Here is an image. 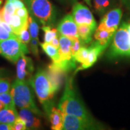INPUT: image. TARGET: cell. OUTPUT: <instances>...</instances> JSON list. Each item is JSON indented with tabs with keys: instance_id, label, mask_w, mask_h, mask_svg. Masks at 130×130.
I'll list each match as a JSON object with an SVG mask.
<instances>
[{
	"instance_id": "603a6c76",
	"label": "cell",
	"mask_w": 130,
	"mask_h": 130,
	"mask_svg": "<svg viewBox=\"0 0 130 130\" xmlns=\"http://www.w3.org/2000/svg\"><path fill=\"white\" fill-rule=\"evenodd\" d=\"M28 28L31 38L38 39L39 26L37 23V19L30 14H29L28 16Z\"/></svg>"
},
{
	"instance_id": "6da1fadb",
	"label": "cell",
	"mask_w": 130,
	"mask_h": 130,
	"mask_svg": "<svg viewBox=\"0 0 130 130\" xmlns=\"http://www.w3.org/2000/svg\"><path fill=\"white\" fill-rule=\"evenodd\" d=\"M29 83L36 94L45 113L49 116L54 107L53 99L60 87L55 83L49 75L47 70L39 69L32 76Z\"/></svg>"
},
{
	"instance_id": "ab89813d",
	"label": "cell",
	"mask_w": 130,
	"mask_h": 130,
	"mask_svg": "<svg viewBox=\"0 0 130 130\" xmlns=\"http://www.w3.org/2000/svg\"><path fill=\"white\" fill-rule=\"evenodd\" d=\"M70 1H71V3H72V4H75V3H77V0H69Z\"/></svg>"
},
{
	"instance_id": "9c48e42d",
	"label": "cell",
	"mask_w": 130,
	"mask_h": 130,
	"mask_svg": "<svg viewBox=\"0 0 130 130\" xmlns=\"http://www.w3.org/2000/svg\"><path fill=\"white\" fill-rule=\"evenodd\" d=\"M105 129V126L101 123L97 122L96 121H87L74 115L63 113V130H99Z\"/></svg>"
},
{
	"instance_id": "74e56055",
	"label": "cell",
	"mask_w": 130,
	"mask_h": 130,
	"mask_svg": "<svg viewBox=\"0 0 130 130\" xmlns=\"http://www.w3.org/2000/svg\"><path fill=\"white\" fill-rule=\"evenodd\" d=\"M128 32L129 34V38H130V24H128Z\"/></svg>"
},
{
	"instance_id": "5b68a950",
	"label": "cell",
	"mask_w": 130,
	"mask_h": 130,
	"mask_svg": "<svg viewBox=\"0 0 130 130\" xmlns=\"http://www.w3.org/2000/svg\"><path fill=\"white\" fill-rule=\"evenodd\" d=\"M29 14L43 26L53 27L56 24L57 10L50 0H22Z\"/></svg>"
},
{
	"instance_id": "7a4b0ae2",
	"label": "cell",
	"mask_w": 130,
	"mask_h": 130,
	"mask_svg": "<svg viewBox=\"0 0 130 130\" xmlns=\"http://www.w3.org/2000/svg\"><path fill=\"white\" fill-rule=\"evenodd\" d=\"M73 81L72 77L66 78L64 92L58 102V108L64 113L74 115L87 121H95L76 92Z\"/></svg>"
},
{
	"instance_id": "5bb4252c",
	"label": "cell",
	"mask_w": 130,
	"mask_h": 130,
	"mask_svg": "<svg viewBox=\"0 0 130 130\" xmlns=\"http://www.w3.org/2000/svg\"><path fill=\"white\" fill-rule=\"evenodd\" d=\"M108 45H102L96 40H94L92 42L91 45L89 47V55L87 61L84 64H81L77 70H83L91 67L98 60V57L101 54V53L106 49Z\"/></svg>"
},
{
	"instance_id": "30bf717a",
	"label": "cell",
	"mask_w": 130,
	"mask_h": 130,
	"mask_svg": "<svg viewBox=\"0 0 130 130\" xmlns=\"http://www.w3.org/2000/svg\"><path fill=\"white\" fill-rule=\"evenodd\" d=\"M72 16L77 25H87L93 28H97V24L93 14L89 8L81 3H76L72 9Z\"/></svg>"
},
{
	"instance_id": "8992f818",
	"label": "cell",
	"mask_w": 130,
	"mask_h": 130,
	"mask_svg": "<svg viewBox=\"0 0 130 130\" xmlns=\"http://www.w3.org/2000/svg\"><path fill=\"white\" fill-rule=\"evenodd\" d=\"M111 42L108 53L110 58L130 56V38L128 32V24L123 22L117 29Z\"/></svg>"
},
{
	"instance_id": "e575fe53",
	"label": "cell",
	"mask_w": 130,
	"mask_h": 130,
	"mask_svg": "<svg viewBox=\"0 0 130 130\" xmlns=\"http://www.w3.org/2000/svg\"><path fill=\"white\" fill-rule=\"evenodd\" d=\"M84 1L87 3V4L89 6H90V7L92 6V4H91V0H84Z\"/></svg>"
},
{
	"instance_id": "d6986e66",
	"label": "cell",
	"mask_w": 130,
	"mask_h": 130,
	"mask_svg": "<svg viewBox=\"0 0 130 130\" xmlns=\"http://www.w3.org/2000/svg\"><path fill=\"white\" fill-rule=\"evenodd\" d=\"M115 0H94V9L97 14L102 16L111 10Z\"/></svg>"
},
{
	"instance_id": "9a60e30c",
	"label": "cell",
	"mask_w": 130,
	"mask_h": 130,
	"mask_svg": "<svg viewBox=\"0 0 130 130\" xmlns=\"http://www.w3.org/2000/svg\"><path fill=\"white\" fill-rule=\"evenodd\" d=\"M19 116L25 122L27 129L35 130L41 127V121L37 115L27 108H19Z\"/></svg>"
},
{
	"instance_id": "4fadbf2b",
	"label": "cell",
	"mask_w": 130,
	"mask_h": 130,
	"mask_svg": "<svg viewBox=\"0 0 130 130\" xmlns=\"http://www.w3.org/2000/svg\"><path fill=\"white\" fill-rule=\"evenodd\" d=\"M57 29L60 35L64 36L70 39H79L78 34V25L71 14H66L58 24Z\"/></svg>"
},
{
	"instance_id": "1f68e13d",
	"label": "cell",
	"mask_w": 130,
	"mask_h": 130,
	"mask_svg": "<svg viewBox=\"0 0 130 130\" xmlns=\"http://www.w3.org/2000/svg\"><path fill=\"white\" fill-rule=\"evenodd\" d=\"M0 130H13V127L11 125L0 123Z\"/></svg>"
},
{
	"instance_id": "8fae6325",
	"label": "cell",
	"mask_w": 130,
	"mask_h": 130,
	"mask_svg": "<svg viewBox=\"0 0 130 130\" xmlns=\"http://www.w3.org/2000/svg\"><path fill=\"white\" fill-rule=\"evenodd\" d=\"M122 16V12L119 8L110 10L104 15L98 27L115 32L121 22Z\"/></svg>"
},
{
	"instance_id": "d6a6232c",
	"label": "cell",
	"mask_w": 130,
	"mask_h": 130,
	"mask_svg": "<svg viewBox=\"0 0 130 130\" xmlns=\"http://www.w3.org/2000/svg\"><path fill=\"white\" fill-rule=\"evenodd\" d=\"M59 36H57V37H55V38H54L53 39L51 40V42L50 43H51L52 45H53L54 46H55L56 48H58H58H59V45H60Z\"/></svg>"
},
{
	"instance_id": "52a82bcc",
	"label": "cell",
	"mask_w": 130,
	"mask_h": 130,
	"mask_svg": "<svg viewBox=\"0 0 130 130\" xmlns=\"http://www.w3.org/2000/svg\"><path fill=\"white\" fill-rule=\"evenodd\" d=\"M29 53L27 45L18 37L0 41V55L13 63H16L21 56Z\"/></svg>"
},
{
	"instance_id": "484cf974",
	"label": "cell",
	"mask_w": 130,
	"mask_h": 130,
	"mask_svg": "<svg viewBox=\"0 0 130 130\" xmlns=\"http://www.w3.org/2000/svg\"><path fill=\"white\" fill-rule=\"evenodd\" d=\"M0 101L3 102L5 107L16 108V105L10 92L0 94Z\"/></svg>"
},
{
	"instance_id": "e0dca14e",
	"label": "cell",
	"mask_w": 130,
	"mask_h": 130,
	"mask_svg": "<svg viewBox=\"0 0 130 130\" xmlns=\"http://www.w3.org/2000/svg\"><path fill=\"white\" fill-rule=\"evenodd\" d=\"M19 117L16 108L4 107L0 111V123H6L13 126L14 121Z\"/></svg>"
},
{
	"instance_id": "4316f807",
	"label": "cell",
	"mask_w": 130,
	"mask_h": 130,
	"mask_svg": "<svg viewBox=\"0 0 130 130\" xmlns=\"http://www.w3.org/2000/svg\"><path fill=\"white\" fill-rule=\"evenodd\" d=\"M19 39L21 40L22 43H24L25 45H28L30 43V42L31 39V35L29 32L28 28V24L24 27L23 29L21 31L18 35Z\"/></svg>"
},
{
	"instance_id": "f1b7e54d",
	"label": "cell",
	"mask_w": 130,
	"mask_h": 130,
	"mask_svg": "<svg viewBox=\"0 0 130 130\" xmlns=\"http://www.w3.org/2000/svg\"><path fill=\"white\" fill-rule=\"evenodd\" d=\"M84 46L82 42L81 41V40L79 39H75L72 40V45L71 46V53H72V56L74 57L75 54V53L78 51L79 49L81 48V46Z\"/></svg>"
},
{
	"instance_id": "cb8c5ba5",
	"label": "cell",
	"mask_w": 130,
	"mask_h": 130,
	"mask_svg": "<svg viewBox=\"0 0 130 130\" xmlns=\"http://www.w3.org/2000/svg\"><path fill=\"white\" fill-rule=\"evenodd\" d=\"M42 30L45 32L44 42L46 43H50L54 38L60 35L57 29L52 28L50 26H43Z\"/></svg>"
},
{
	"instance_id": "f546056e",
	"label": "cell",
	"mask_w": 130,
	"mask_h": 130,
	"mask_svg": "<svg viewBox=\"0 0 130 130\" xmlns=\"http://www.w3.org/2000/svg\"><path fill=\"white\" fill-rule=\"evenodd\" d=\"M39 39L31 38L30 42V47L32 53L33 54L34 56L37 57L39 56Z\"/></svg>"
},
{
	"instance_id": "7402d4cb",
	"label": "cell",
	"mask_w": 130,
	"mask_h": 130,
	"mask_svg": "<svg viewBox=\"0 0 130 130\" xmlns=\"http://www.w3.org/2000/svg\"><path fill=\"white\" fill-rule=\"evenodd\" d=\"M18 36L13 31L8 24L2 20L0 21V41L11 38H17Z\"/></svg>"
},
{
	"instance_id": "8d00e7d4",
	"label": "cell",
	"mask_w": 130,
	"mask_h": 130,
	"mask_svg": "<svg viewBox=\"0 0 130 130\" xmlns=\"http://www.w3.org/2000/svg\"><path fill=\"white\" fill-rule=\"evenodd\" d=\"M5 76H6V75H5V73L1 71H0V78L4 77Z\"/></svg>"
},
{
	"instance_id": "7c38bea8",
	"label": "cell",
	"mask_w": 130,
	"mask_h": 130,
	"mask_svg": "<svg viewBox=\"0 0 130 130\" xmlns=\"http://www.w3.org/2000/svg\"><path fill=\"white\" fill-rule=\"evenodd\" d=\"M34 65L32 59L23 55L16 62V78L29 82L32 77Z\"/></svg>"
},
{
	"instance_id": "836d02e7",
	"label": "cell",
	"mask_w": 130,
	"mask_h": 130,
	"mask_svg": "<svg viewBox=\"0 0 130 130\" xmlns=\"http://www.w3.org/2000/svg\"><path fill=\"white\" fill-rule=\"evenodd\" d=\"M121 2L130 12V0H121Z\"/></svg>"
},
{
	"instance_id": "44dd1931",
	"label": "cell",
	"mask_w": 130,
	"mask_h": 130,
	"mask_svg": "<svg viewBox=\"0 0 130 130\" xmlns=\"http://www.w3.org/2000/svg\"><path fill=\"white\" fill-rule=\"evenodd\" d=\"M40 46L43 49L48 56L51 58L53 63H57L60 60V55L58 49L54 46L51 43L43 42L40 43Z\"/></svg>"
},
{
	"instance_id": "2e32d148",
	"label": "cell",
	"mask_w": 130,
	"mask_h": 130,
	"mask_svg": "<svg viewBox=\"0 0 130 130\" xmlns=\"http://www.w3.org/2000/svg\"><path fill=\"white\" fill-rule=\"evenodd\" d=\"M48 118L51 122L52 129H62L63 125V113L59 108H57L54 106L51 108Z\"/></svg>"
},
{
	"instance_id": "3957f363",
	"label": "cell",
	"mask_w": 130,
	"mask_h": 130,
	"mask_svg": "<svg viewBox=\"0 0 130 130\" xmlns=\"http://www.w3.org/2000/svg\"><path fill=\"white\" fill-rule=\"evenodd\" d=\"M29 13L25 4L21 0H6L1 9V20L11 27L16 35L28 24Z\"/></svg>"
},
{
	"instance_id": "277c9868",
	"label": "cell",
	"mask_w": 130,
	"mask_h": 130,
	"mask_svg": "<svg viewBox=\"0 0 130 130\" xmlns=\"http://www.w3.org/2000/svg\"><path fill=\"white\" fill-rule=\"evenodd\" d=\"M33 91L31 86L27 81L16 78L11 86L10 93L16 106L19 108H27L38 116H42L43 114L36 104Z\"/></svg>"
},
{
	"instance_id": "d590c367",
	"label": "cell",
	"mask_w": 130,
	"mask_h": 130,
	"mask_svg": "<svg viewBox=\"0 0 130 130\" xmlns=\"http://www.w3.org/2000/svg\"><path fill=\"white\" fill-rule=\"evenodd\" d=\"M4 107H5V106H4V105L3 104V102L0 101V111H1V110H3Z\"/></svg>"
},
{
	"instance_id": "ba28073f",
	"label": "cell",
	"mask_w": 130,
	"mask_h": 130,
	"mask_svg": "<svg viewBox=\"0 0 130 130\" xmlns=\"http://www.w3.org/2000/svg\"><path fill=\"white\" fill-rule=\"evenodd\" d=\"M59 42L58 52L60 60L57 63H52L51 64L64 73L67 72L76 68V61L71 50L72 40L64 36L60 35Z\"/></svg>"
},
{
	"instance_id": "60d3db41",
	"label": "cell",
	"mask_w": 130,
	"mask_h": 130,
	"mask_svg": "<svg viewBox=\"0 0 130 130\" xmlns=\"http://www.w3.org/2000/svg\"><path fill=\"white\" fill-rule=\"evenodd\" d=\"M2 3H3L2 0H0V7H1V4H2ZM1 16H0V21H1Z\"/></svg>"
},
{
	"instance_id": "ac0fdd59",
	"label": "cell",
	"mask_w": 130,
	"mask_h": 130,
	"mask_svg": "<svg viewBox=\"0 0 130 130\" xmlns=\"http://www.w3.org/2000/svg\"><path fill=\"white\" fill-rule=\"evenodd\" d=\"M114 35L115 32L98 27L95 31L94 37L95 40L101 44L109 46L113 39Z\"/></svg>"
},
{
	"instance_id": "4dcf8cb0",
	"label": "cell",
	"mask_w": 130,
	"mask_h": 130,
	"mask_svg": "<svg viewBox=\"0 0 130 130\" xmlns=\"http://www.w3.org/2000/svg\"><path fill=\"white\" fill-rule=\"evenodd\" d=\"M14 130H25L27 129L26 128V125L25 122L22 118L20 117H18L14 121V122L13 125Z\"/></svg>"
},
{
	"instance_id": "83f0119b",
	"label": "cell",
	"mask_w": 130,
	"mask_h": 130,
	"mask_svg": "<svg viewBox=\"0 0 130 130\" xmlns=\"http://www.w3.org/2000/svg\"><path fill=\"white\" fill-rule=\"evenodd\" d=\"M10 81L7 78H0V94L10 92Z\"/></svg>"
},
{
	"instance_id": "ffe728a7",
	"label": "cell",
	"mask_w": 130,
	"mask_h": 130,
	"mask_svg": "<svg viewBox=\"0 0 130 130\" xmlns=\"http://www.w3.org/2000/svg\"><path fill=\"white\" fill-rule=\"evenodd\" d=\"M95 29L87 25H78V34L79 38L84 45L89 44L92 40V34L95 31Z\"/></svg>"
},
{
	"instance_id": "f35d334b",
	"label": "cell",
	"mask_w": 130,
	"mask_h": 130,
	"mask_svg": "<svg viewBox=\"0 0 130 130\" xmlns=\"http://www.w3.org/2000/svg\"><path fill=\"white\" fill-rule=\"evenodd\" d=\"M57 1L60 2L61 3H66L68 1V0H57Z\"/></svg>"
},
{
	"instance_id": "d4e9b609",
	"label": "cell",
	"mask_w": 130,
	"mask_h": 130,
	"mask_svg": "<svg viewBox=\"0 0 130 130\" xmlns=\"http://www.w3.org/2000/svg\"><path fill=\"white\" fill-rule=\"evenodd\" d=\"M89 55V48L84 46H81L79 50L75 53L74 56V59L76 62L84 64L87 61Z\"/></svg>"
}]
</instances>
